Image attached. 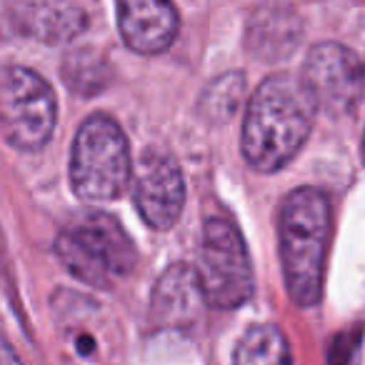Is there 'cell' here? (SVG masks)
<instances>
[{
	"label": "cell",
	"instance_id": "obj_1",
	"mask_svg": "<svg viewBox=\"0 0 365 365\" xmlns=\"http://www.w3.org/2000/svg\"><path fill=\"white\" fill-rule=\"evenodd\" d=\"M318 98L303 76L273 73L248 103L243 120V155L255 170L275 173L285 168L313 130Z\"/></svg>",
	"mask_w": 365,
	"mask_h": 365
},
{
	"label": "cell",
	"instance_id": "obj_2",
	"mask_svg": "<svg viewBox=\"0 0 365 365\" xmlns=\"http://www.w3.org/2000/svg\"><path fill=\"white\" fill-rule=\"evenodd\" d=\"M333 210L318 188H298L280 205V260L288 295L300 308H313L323 295Z\"/></svg>",
	"mask_w": 365,
	"mask_h": 365
},
{
	"label": "cell",
	"instance_id": "obj_3",
	"mask_svg": "<svg viewBox=\"0 0 365 365\" xmlns=\"http://www.w3.org/2000/svg\"><path fill=\"white\" fill-rule=\"evenodd\" d=\"M56 255L73 278L113 288L133 273L138 253L125 230L106 213H88L56 238Z\"/></svg>",
	"mask_w": 365,
	"mask_h": 365
},
{
	"label": "cell",
	"instance_id": "obj_4",
	"mask_svg": "<svg viewBox=\"0 0 365 365\" xmlns=\"http://www.w3.org/2000/svg\"><path fill=\"white\" fill-rule=\"evenodd\" d=\"M130 173V145L123 128L103 113L83 120L71 150L73 193L91 203H106L123 193Z\"/></svg>",
	"mask_w": 365,
	"mask_h": 365
},
{
	"label": "cell",
	"instance_id": "obj_5",
	"mask_svg": "<svg viewBox=\"0 0 365 365\" xmlns=\"http://www.w3.org/2000/svg\"><path fill=\"white\" fill-rule=\"evenodd\" d=\"M198 278L213 308L235 310L253 298V268L248 248L228 218L205 220L198 248Z\"/></svg>",
	"mask_w": 365,
	"mask_h": 365
},
{
	"label": "cell",
	"instance_id": "obj_6",
	"mask_svg": "<svg viewBox=\"0 0 365 365\" xmlns=\"http://www.w3.org/2000/svg\"><path fill=\"white\" fill-rule=\"evenodd\" d=\"M0 125L16 150H41L56 128V96L38 73L8 66L0 81Z\"/></svg>",
	"mask_w": 365,
	"mask_h": 365
},
{
	"label": "cell",
	"instance_id": "obj_7",
	"mask_svg": "<svg viewBox=\"0 0 365 365\" xmlns=\"http://www.w3.org/2000/svg\"><path fill=\"white\" fill-rule=\"evenodd\" d=\"M303 78L318 98V106L330 115L350 113L365 91V66L340 43L315 46L305 58Z\"/></svg>",
	"mask_w": 365,
	"mask_h": 365
},
{
	"label": "cell",
	"instance_id": "obj_8",
	"mask_svg": "<svg viewBox=\"0 0 365 365\" xmlns=\"http://www.w3.org/2000/svg\"><path fill=\"white\" fill-rule=\"evenodd\" d=\"M133 198L140 218L153 230H170L175 225L185 203V182L170 153L158 148L143 153L135 170Z\"/></svg>",
	"mask_w": 365,
	"mask_h": 365
},
{
	"label": "cell",
	"instance_id": "obj_9",
	"mask_svg": "<svg viewBox=\"0 0 365 365\" xmlns=\"http://www.w3.org/2000/svg\"><path fill=\"white\" fill-rule=\"evenodd\" d=\"M118 28L130 51L158 56L173 46L180 21L170 0H118Z\"/></svg>",
	"mask_w": 365,
	"mask_h": 365
},
{
	"label": "cell",
	"instance_id": "obj_10",
	"mask_svg": "<svg viewBox=\"0 0 365 365\" xmlns=\"http://www.w3.org/2000/svg\"><path fill=\"white\" fill-rule=\"evenodd\" d=\"M208 295L190 265H173L153 290V320L165 328H190L203 318Z\"/></svg>",
	"mask_w": 365,
	"mask_h": 365
},
{
	"label": "cell",
	"instance_id": "obj_11",
	"mask_svg": "<svg viewBox=\"0 0 365 365\" xmlns=\"http://www.w3.org/2000/svg\"><path fill=\"white\" fill-rule=\"evenodd\" d=\"M233 360L240 365H268V363H288L290 350L283 333L273 325H255L240 338Z\"/></svg>",
	"mask_w": 365,
	"mask_h": 365
},
{
	"label": "cell",
	"instance_id": "obj_12",
	"mask_svg": "<svg viewBox=\"0 0 365 365\" xmlns=\"http://www.w3.org/2000/svg\"><path fill=\"white\" fill-rule=\"evenodd\" d=\"M363 158H365V135H363Z\"/></svg>",
	"mask_w": 365,
	"mask_h": 365
}]
</instances>
